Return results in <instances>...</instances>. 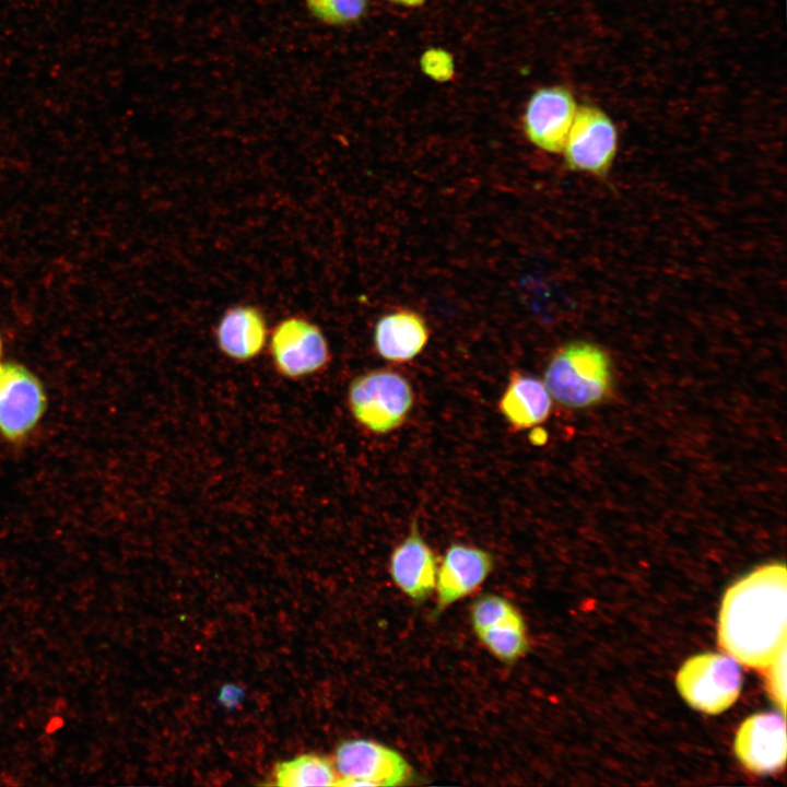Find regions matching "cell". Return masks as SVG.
Segmentation results:
<instances>
[{
  "instance_id": "obj_17",
  "label": "cell",
  "mask_w": 787,
  "mask_h": 787,
  "mask_svg": "<svg viewBox=\"0 0 787 787\" xmlns=\"http://www.w3.org/2000/svg\"><path fill=\"white\" fill-rule=\"evenodd\" d=\"M475 634L490 654L505 663L516 662L529 646L521 615Z\"/></svg>"
},
{
  "instance_id": "obj_22",
  "label": "cell",
  "mask_w": 787,
  "mask_h": 787,
  "mask_svg": "<svg viewBox=\"0 0 787 787\" xmlns=\"http://www.w3.org/2000/svg\"><path fill=\"white\" fill-rule=\"evenodd\" d=\"M395 4L407 7V8H418L425 3L426 0H388Z\"/></svg>"
},
{
  "instance_id": "obj_13",
  "label": "cell",
  "mask_w": 787,
  "mask_h": 787,
  "mask_svg": "<svg viewBox=\"0 0 787 787\" xmlns=\"http://www.w3.org/2000/svg\"><path fill=\"white\" fill-rule=\"evenodd\" d=\"M268 324L263 312L250 304L228 307L219 319L214 338L219 351L234 362L256 359L268 341Z\"/></svg>"
},
{
  "instance_id": "obj_18",
  "label": "cell",
  "mask_w": 787,
  "mask_h": 787,
  "mask_svg": "<svg viewBox=\"0 0 787 787\" xmlns=\"http://www.w3.org/2000/svg\"><path fill=\"white\" fill-rule=\"evenodd\" d=\"M310 15L327 26H346L360 21L369 0H304Z\"/></svg>"
},
{
  "instance_id": "obj_8",
  "label": "cell",
  "mask_w": 787,
  "mask_h": 787,
  "mask_svg": "<svg viewBox=\"0 0 787 787\" xmlns=\"http://www.w3.org/2000/svg\"><path fill=\"white\" fill-rule=\"evenodd\" d=\"M47 407L40 379L16 362L0 363V436L24 439L37 426Z\"/></svg>"
},
{
  "instance_id": "obj_20",
  "label": "cell",
  "mask_w": 787,
  "mask_h": 787,
  "mask_svg": "<svg viewBox=\"0 0 787 787\" xmlns=\"http://www.w3.org/2000/svg\"><path fill=\"white\" fill-rule=\"evenodd\" d=\"M786 649H784L765 669L768 692L783 715L786 708Z\"/></svg>"
},
{
  "instance_id": "obj_10",
  "label": "cell",
  "mask_w": 787,
  "mask_h": 787,
  "mask_svg": "<svg viewBox=\"0 0 787 787\" xmlns=\"http://www.w3.org/2000/svg\"><path fill=\"white\" fill-rule=\"evenodd\" d=\"M785 715L759 713L748 717L735 738V753L752 773L772 774L786 761Z\"/></svg>"
},
{
  "instance_id": "obj_3",
  "label": "cell",
  "mask_w": 787,
  "mask_h": 787,
  "mask_svg": "<svg viewBox=\"0 0 787 787\" xmlns=\"http://www.w3.org/2000/svg\"><path fill=\"white\" fill-rule=\"evenodd\" d=\"M346 400L353 419L361 426L383 435L404 423L414 403V392L402 374L379 368L353 378Z\"/></svg>"
},
{
  "instance_id": "obj_19",
  "label": "cell",
  "mask_w": 787,
  "mask_h": 787,
  "mask_svg": "<svg viewBox=\"0 0 787 787\" xmlns=\"http://www.w3.org/2000/svg\"><path fill=\"white\" fill-rule=\"evenodd\" d=\"M520 615V612L509 600L494 594H486L477 598L470 610V619L474 633L496 626Z\"/></svg>"
},
{
  "instance_id": "obj_4",
  "label": "cell",
  "mask_w": 787,
  "mask_h": 787,
  "mask_svg": "<svg viewBox=\"0 0 787 787\" xmlns=\"http://www.w3.org/2000/svg\"><path fill=\"white\" fill-rule=\"evenodd\" d=\"M268 348L275 372L291 380L322 373L332 359L321 328L301 315L281 319L270 332Z\"/></svg>"
},
{
  "instance_id": "obj_16",
  "label": "cell",
  "mask_w": 787,
  "mask_h": 787,
  "mask_svg": "<svg viewBox=\"0 0 787 787\" xmlns=\"http://www.w3.org/2000/svg\"><path fill=\"white\" fill-rule=\"evenodd\" d=\"M273 779L283 787L338 786L339 782L333 762L313 753L279 763Z\"/></svg>"
},
{
  "instance_id": "obj_14",
  "label": "cell",
  "mask_w": 787,
  "mask_h": 787,
  "mask_svg": "<svg viewBox=\"0 0 787 787\" xmlns=\"http://www.w3.org/2000/svg\"><path fill=\"white\" fill-rule=\"evenodd\" d=\"M430 330L419 313L400 308L380 316L375 324L373 342L378 355L391 363H407L426 346Z\"/></svg>"
},
{
  "instance_id": "obj_23",
  "label": "cell",
  "mask_w": 787,
  "mask_h": 787,
  "mask_svg": "<svg viewBox=\"0 0 787 787\" xmlns=\"http://www.w3.org/2000/svg\"><path fill=\"white\" fill-rule=\"evenodd\" d=\"M1 354H2V341H1V338H0V359H1Z\"/></svg>"
},
{
  "instance_id": "obj_9",
  "label": "cell",
  "mask_w": 787,
  "mask_h": 787,
  "mask_svg": "<svg viewBox=\"0 0 787 787\" xmlns=\"http://www.w3.org/2000/svg\"><path fill=\"white\" fill-rule=\"evenodd\" d=\"M577 108L573 93L565 86L538 89L528 99L522 116L527 139L545 152H562Z\"/></svg>"
},
{
  "instance_id": "obj_5",
  "label": "cell",
  "mask_w": 787,
  "mask_h": 787,
  "mask_svg": "<svg viewBox=\"0 0 787 787\" xmlns=\"http://www.w3.org/2000/svg\"><path fill=\"white\" fill-rule=\"evenodd\" d=\"M676 684L690 706L706 714H719L737 701L742 674L732 657L704 653L680 667Z\"/></svg>"
},
{
  "instance_id": "obj_11",
  "label": "cell",
  "mask_w": 787,
  "mask_h": 787,
  "mask_svg": "<svg viewBox=\"0 0 787 787\" xmlns=\"http://www.w3.org/2000/svg\"><path fill=\"white\" fill-rule=\"evenodd\" d=\"M493 564L491 553L484 549L451 544L437 567L435 614L477 591L491 574Z\"/></svg>"
},
{
  "instance_id": "obj_12",
  "label": "cell",
  "mask_w": 787,
  "mask_h": 787,
  "mask_svg": "<svg viewBox=\"0 0 787 787\" xmlns=\"http://www.w3.org/2000/svg\"><path fill=\"white\" fill-rule=\"evenodd\" d=\"M437 560L415 524L393 549L389 573L397 588L411 600L422 602L435 590Z\"/></svg>"
},
{
  "instance_id": "obj_7",
  "label": "cell",
  "mask_w": 787,
  "mask_h": 787,
  "mask_svg": "<svg viewBox=\"0 0 787 787\" xmlns=\"http://www.w3.org/2000/svg\"><path fill=\"white\" fill-rule=\"evenodd\" d=\"M332 762L338 786H399L412 776L411 766L398 751L368 739L341 742Z\"/></svg>"
},
{
  "instance_id": "obj_1",
  "label": "cell",
  "mask_w": 787,
  "mask_h": 787,
  "mask_svg": "<svg viewBox=\"0 0 787 787\" xmlns=\"http://www.w3.org/2000/svg\"><path fill=\"white\" fill-rule=\"evenodd\" d=\"M787 574L764 564L727 589L718 616V642L740 663L765 669L786 649Z\"/></svg>"
},
{
  "instance_id": "obj_2",
  "label": "cell",
  "mask_w": 787,
  "mask_h": 787,
  "mask_svg": "<svg viewBox=\"0 0 787 787\" xmlns=\"http://www.w3.org/2000/svg\"><path fill=\"white\" fill-rule=\"evenodd\" d=\"M543 383L552 399L565 408L595 407L611 393L610 357L591 342H569L552 355Z\"/></svg>"
},
{
  "instance_id": "obj_6",
  "label": "cell",
  "mask_w": 787,
  "mask_h": 787,
  "mask_svg": "<svg viewBox=\"0 0 787 787\" xmlns=\"http://www.w3.org/2000/svg\"><path fill=\"white\" fill-rule=\"evenodd\" d=\"M618 130L601 108L583 105L575 118L563 146L564 162L568 169L595 176H606L616 155Z\"/></svg>"
},
{
  "instance_id": "obj_15",
  "label": "cell",
  "mask_w": 787,
  "mask_h": 787,
  "mask_svg": "<svg viewBox=\"0 0 787 787\" xmlns=\"http://www.w3.org/2000/svg\"><path fill=\"white\" fill-rule=\"evenodd\" d=\"M552 401L542 380L514 371L498 401V410L513 428L525 430L547 421Z\"/></svg>"
},
{
  "instance_id": "obj_21",
  "label": "cell",
  "mask_w": 787,
  "mask_h": 787,
  "mask_svg": "<svg viewBox=\"0 0 787 787\" xmlns=\"http://www.w3.org/2000/svg\"><path fill=\"white\" fill-rule=\"evenodd\" d=\"M240 690H238L236 686L233 685H226L221 693V700L226 705H234L237 700L240 697Z\"/></svg>"
}]
</instances>
